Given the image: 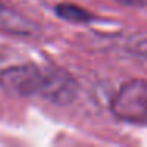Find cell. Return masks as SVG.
Segmentation results:
<instances>
[{
  "label": "cell",
  "instance_id": "6da1fadb",
  "mask_svg": "<svg viewBox=\"0 0 147 147\" xmlns=\"http://www.w3.org/2000/svg\"><path fill=\"white\" fill-rule=\"evenodd\" d=\"M49 81V71H43L35 65L10 67L0 73V87L10 95L45 96Z\"/></svg>",
  "mask_w": 147,
  "mask_h": 147
},
{
  "label": "cell",
  "instance_id": "7a4b0ae2",
  "mask_svg": "<svg viewBox=\"0 0 147 147\" xmlns=\"http://www.w3.org/2000/svg\"><path fill=\"white\" fill-rule=\"evenodd\" d=\"M111 111L120 120L139 122L147 117V79H133L112 98Z\"/></svg>",
  "mask_w": 147,
  "mask_h": 147
},
{
  "label": "cell",
  "instance_id": "3957f363",
  "mask_svg": "<svg viewBox=\"0 0 147 147\" xmlns=\"http://www.w3.org/2000/svg\"><path fill=\"white\" fill-rule=\"evenodd\" d=\"M55 11H57V14L62 19L70 21V22H87V21L92 19V14L89 11H86L81 7H76V5H70V3L57 5Z\"/></svg>",
  "mask_w": 147,
  "mask_h": 147
},
{
  "label": "cell",
  "instance_id": "277c9868",
  "mask_svg": "<svg viewBox=\"0 0 147 147\" xmlns=\"http://www.w3.org/2000/svg\"><path fill=\"white\" fill-rule=\"evenodd\" d=\"M119 5H123V7H131V8H142L147 7V0H114Z\"/></svg>",
  "mask_w": 147,
  "mask_h": 147
}]
</instances>
